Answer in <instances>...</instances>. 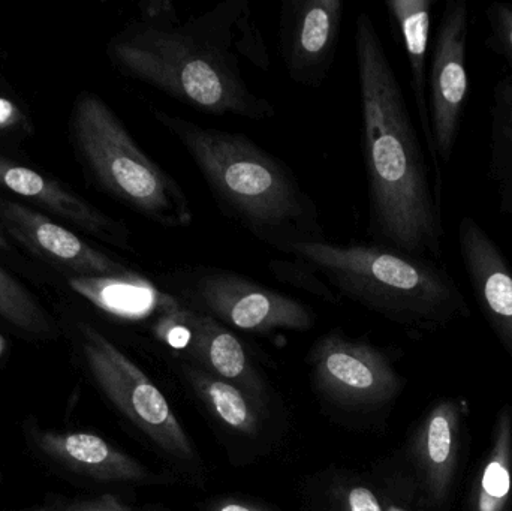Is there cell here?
I'll return each instance as SVG.
<instances>
[{"mask_svg":"<svg viewBox=\"0 0 512 511\" xmlns=\"http://www.w3.org/2000/svg\"><path fill=\"white\" fill-rule=\"evenodd\" d=\"M248 0H227L201 15L129 23L108 44L111 63L132 80L212 116L267 122L274 105L256 95L240 68V26Z\"/></svg>","mask_w":512,"mask_h":511,"instance_id":"2","label":"cell"},{"mask_svg":"<svg viewBox=\"0 0 512 511\" xmlns=\"http://www.w3.org/2000/svg\"><path fill=\"white\" fill-rule=\"evenodd\" d=\"M80 333L87 368L117 410L165 455L194 464V446L164 393L98 330L81 324Z\"/></svg>","mask_w":512,"mask_h":511,"instance_id":"7","label":"cell"},{"mask_svg":"<svg viewBox=\"0 0 512 511\" xmlns=\"http://www.w3.org/2000/svg\"><path fill=\"white\" fill-rule=\"evenodd\" d=\"M361 152L367 183V234L373 245L439 261L445 234L442 197L412 122L402 84L375 21H355Z\"/></svg>","mask_w":512,"mask_h":511,"instance_id":"1","label":"cell"},{"mask_svg":"<svg viewBox=\"0 0 512 511\" xmlns=\"http://www.w3.org/2000/svg\"><path fill=\"white\" fill-rule=\"evenodd\" d=\"M185 311L191 327V344L185 356L210 374L236 384L252 399L259 398L261 381L245 347L230 327L201 312L189 308Z\"/></svg>","mask_w":512,"mask_h":511,"instance_id":"15","label":"cell"},{"mask_svg":"<svg viewBox=\"0 0 512 511\" xmlns=\"http://www.w3.org/2000/svg\"><path fill=\"white\" fill-rule=\"evenodd\" d=\"M72 134L84 167L105 194L167 230H185L194 224L185 189L138 146L122 120L95 93L78 96Z\"/></svg>","mask_w":512,"mask_h":511,"instance_id":"5","label":"cell"},{"mask_svg":"<svg viewBox=\"0 0 512 511\" xmlns=\"http://www.w3.org/2000/svg\"><path fill=\"white\" fill-rule=\"evenodd\" d=\"M159 282L158 290L185 308L243 332H306L315 324L312 309L300 300L230 270L186 267L162 275Z\"/></svg>","mask_w":512,"mask_h":511,"instance_id":"6","label":"cell"},{"mask_svg":"<svg viewBox=\"0 0 512 511\" xmlns=\"http://www.w3.org/2000/svg\"><path fill=\"white\" fill-rule=\"evenodd\" d=\"M435 3L436 0H387L385 8L393 18L405 47L421 132L432 159L436 185L441 189V162L433 144L429 113V45Z\"/></svg>","mask_w":512,"mask_h":511,"instance_id":"14","label":"cell"},{"mask_svg":"<svg viewBox=\"0 0 512 511\" xmlns=\"http://www.w3.org/2000/svg\"><path fill=\"white\" fill-rule=\"evenodd\" d=\"M459 408L454 402H441L433 408L421 434L420 459L427 489L435 500L447 494L456 462Z\"/></svg>","mask_w":512,"mask_h":511,"instance_id":"17","label":"cell"},{"mask_svg":"<svg viewBox=\"0 0 512 511\" xmlns=\"http://www.w3.org/2000/svg\"><path fill=\"white\" fill-rule=\"evenodd\" d=\"M9 251H11V245H9L6 237L0 233V252H2V254H9Z\"/></svg>","mask_w":512,"mask_h":511,"instance_id":"28","label":"cell"},{"mask_svg":"<svg viewBox=\"0 0 512 511\" xmlns=\"http://www.w3.org/2000/svg\"><path fill=\"white\" fill-rule=\"evenodd\" d=\"M512 422L511 414L499 416L495 446L481 476L477 511H504L511 495Z\"/></svg>","mask_w":512,"mask_h":511,"instance_id":"21","label":"cell"},{"mask_svg":"<svg viewBox=\"0 0 512 511\" xmlns=\"http://www.w3.org/2000/svg\"><path fill=\"white\" fill-rule=\"evenodd\" d=\"M316 386L345 407H376L390 401L399 380L378 348L340 333L319 339L310 354Z\"/></svg>","mask_w":512,"mask_h":511,"instance_id":"9","label":"cell"},{"mask_svg":"<svg viewBox=\"0 0 512 511\" xmlns=\"http://www.w3.org/2000/svg\"><path fill=\"white\" fill-rule=\"evenodd\" d=\"M24 113L11 98L0 95V134L23 125Z\"/></svg>","mask_w":512,"mask_h":511,"instance_id":"25","label":"cell"},{"mask_svg":"<svg viewBox=\"0 0 512 511\" xmlns=\"http://www.w3.org/2000/svg\"><path fill=\"white\" fill-rule=\"evenodd\" d=\"M153 116L188 152L219 209L256 240L285 255L300 243L327 240L318 204L294 171L248 135L156 107Z\"/></svg>","mask_w":512,"mask_h":511,"instance_id":"3","label":"cell"},{"mask_svg":"<svg viewBox=\"0 0 512 511\" xmlns=\"http://www.w3.org/2000/svg\"><path fill=\"white\" fill-rule=\"evenodd\" d=\"M183 372L195 395L219 422L243 435L259 431V413L248 393L200 366L186 365Z\"/></svg>","mask_w":512,"mask_h":511,"instance_id":"20","label":"cell"},{"mask_svg":"<svg viewBox=\"0 0 512 511\" xmlns=\"http://www.w3.org/2000/svg\"><path fill=\"white\" fill-rule=\"evenodd\" d=\"M0 186L30 203L44 207L57 218L83 230L84 233L116 246L132 251L131 231L122 221L111 218L89 201L32 168L0 156Z\"/></svg>","mask_w":512,"mask_h":511,"instance_id":"13","label":"cell"},{"mask_svg":"<svg viewBox=\"0 0 512 511\" xmlns=\"http://www.w3.org/2000/svg\"><path fill=\"white\" fill-rule=\"evenodd\" d=\"M0 318L35 338H48L54 327L38 300L0 267Z\"/></svg>","mask_w":512,"mask_h":511,"instance_id":"22","label":"cell"},{"mask_svg":"<svg viewBox=\"0 0 512 511\" xmlns=\"http://www.w3.org/2000/svg\"><path fill=\"white\" fill-rule=\"evenodd\" d=\"M289 255L312 267L334 293L388 320L432 327L469 314L462 290L439 261L384 246L300 243Z\"/></svg>","mask_w":512,"mask_h":511,"instance_id":"4","label":"cell"},{"mask_svg":"<svg viewBox=\"0 0 512 511\" xmlns=\"http://www.w3.org/2000/svg\"><path fill=\"white\" fill-rule=\"evenodd\" d=\"M66 511H135L128 504L123 503L116 495H102L95 500L83 501Z\"/></svg>","mask_w":512,"mask_h":511,"instance_id":"26","label":"cell"},{"mask_svg":"<svg viewBox=\"0 0 512 511\" xmlns=\"http://www.w3.org/2000/svg\"><path fill=\"white\" fill-rule=\"evenodd\" d=\"M343 0H285L280 8L279 54L294 83L316 89L330 74L342 32Z\"/></svg>","mask_w":512,"mask_h":511,"instance_id":"10","label":"cell"},{"mask_svg":"<svg viewBox=\"0 0 512 511\" xmlns=\"http://www.w3.org/2000/svg\"><path fill=\"white\" fill-rule=\"evenodd\" d=\"M484 15L489 27L487 48L502 57L512 71V2H492Z\"/></svg>","mask_w":512,"mask_h":511,"instance_id":"23","label":"cell"},{"mask_svg":"<svg viewBox=\"0 0 512 511\" xmlns=\"http://www.w3.org/2000/svg\"><path fill=\"white\" fill-rule=\"evenodd\" d=\"M36 511H45V510H36Z\"/></svg>","mask_w":512,"mask_h":511,"instance_id":"30","label":"cell"},{"mask_svg":"<svg viewBox=\"0 0 512 511\" xmlns=\"http://www.w3.org/2000/svg\"><path fill=\"white\" fill-rule=\"evenodd\" d=\"M471 11L466 0H448L436 32L429 69V113L439 162L450 164L469 98L468 39Z\"/></svg>","mask_w":512,"mask_h":511,"instance_id":"8","label":"cell"},{"mask_svg":"<svg viewBox=\"0 0 512 511\" xmlns=\"http://www.w3.org/2000/svg\"><path fill=\"white\" fill-rule=\"evenodd\" d=\"M460 257L472 293L484 317L512 356V267L483 225L466 215L460 219Z\"/></svg>","mask_w":512,"mask_h":511,"instance_id":"12","label":"cell"},{"mask_svg":"<svg viewBox=\"0 0 512 511\" xmlns=\"http://www.w3.org/2000/svg\"><path fill=\"white\" fill-rule=\"evenodd\" d=\"M72 290L95 303L108 314L126 320L158 315L164 309L168 296L153 287L146 279L128 281V279H92L71 278Z\"/></svg>","mask_w":512,"mask_h":511,"instance_id":"18","label":"cell"},{"mask_svg":"<svg viewBox=\"0 0 512 511\" xmlns=\"http://www.w3.org/2000/svg\"><path fill=\"white\" fill-rule=\"evenodd\" d=\"M210 511H270L262 509V507L255 506L251 503H243L237 500H224L216 503Z\"/></svg>","mask_w":512,"mask_h":511,"instance_id":"27","label":"cell"},{"mask_svg":"<svg viewBox=\"0 0 512 511\" xmlns=\"http://www.w3.org/2000/svg\"><path fill=\"white\" fill-rule=\"evenodd\" d=\"M3 350H5V341H3L2 336H0V356H2Z\"/></svg>","mask_w":512,"mask_h":511,"instance_id":"29","label":"cell"},{"mask_svg":"<svg viewBox=\"0 0 512 511\" xmlns=\"http://www.w3.org/2000/svg\"><path fill=\"white\" fill-rule=\"evenodd\" d=\"M0 224L36 257L59 267L71 278L144 279L119 261L92 248L68 228L18 201L0 198Z\"/></svg>","mask_w":512,"mask_h":511,"instance_id":"11","label":"cell"},{"mask_svg":"<svg viewBox=\"0 0 512 511\" xmlns=\"http://www.w3.org/2000/svg\"><path fill=\"white\" fill-rule=\"evenodd\" d=\"M487 168L499 213L512 218V74L502 77L493 87Z\"/></svg>","mask_w":512,"mask_h":511,"instance_id":"19","label":"cell"},{"mask_svg":"<svg viewBox=\"0 0 512 511\" xmlns=\"http://www.w3.org/2000/svg\"><path fill=\"white\" fill-rule=\"evenodd\" d=\"M271 270L276 273L277 278L282 281L289 282L292 285H298L303 290L310 291L316 296L324 297V299L334 302L336 300V293L333 290H328L327 282L307 264L301 263H286V261H274L271 264Z\"/></svg>","mask_w":512,"mask_h":511,"instance_id":"24","label":"cell"},{"mask_svg":"<svg viewBox=\"0 0 512 511\" xmlns=\"http://www.w3.org/2000/svg\"><path fill=\"white\" fill-rule=\"evenodd\" d=\"M39 447L56 461L62 462L75 473L104 482H141L150 473L140 462L114 449L98 435L39 434Z\"/></svg>","mask_w":512,"mask_h":511,"instance_id":"16","label":"cell"}]
</instances>
